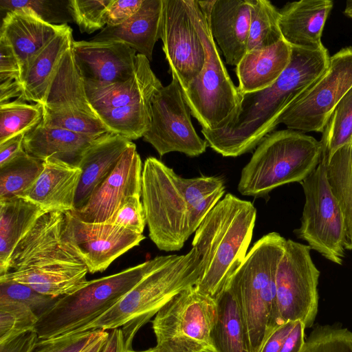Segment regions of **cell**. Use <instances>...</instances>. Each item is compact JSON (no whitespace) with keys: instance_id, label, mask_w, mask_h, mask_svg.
Returning <instances> with one entry per match:
<instances>
[{"instance_id":"6da1fadb","label":"cell","mask_w":352,"mask_h":352,"mask_svg":"<svg viewBox=\"0 0 352 352\" xmlns=\"http://www.w3.org/2000/svg\"><path fill=\"white\" fill-rule=\"evenodd\" d=\"M291 60L271 86L242 94L240 109L224 129H201L208 145L224 157H238L252 151L278 124V120L327 69L330 56L318 50L292 47Z\"/></svg>"},{"instance_id":"7a4b0ae2","label":"cell","mask_w":352,"mask_h":352,"mask_svg":"<svg viewBox=\"0 0 352 352\" xmlns=\"http://www.w3.org/2000/svg\"><path fill=\"white\" fill-rule=\"evenodd\" d=\"M65 212L42 214L14 248L0 279L27 285L59 298L81 287L88 268L65 238Z\"/></svg>"},{"instance_id":"3957f363","label":"cell","mask_w":352,"mask_h":352,"mask_svg":"<svg viewBox=\"0 0 352 352\" xmlns=\"http://www.w3.org/2000/svg\"><path fill=\"white\" fill-rule=\"evenodd\" d=\"M223 188L220 177L184 178L157 158H146L141 196L151 241L165 252L181 250L192 234L190 209Z\"/></svg>"},{"instance_id":"277c9868","label":"cell","mask_w":352,"mask_h":352,"mask_svg":"<svg viewBox=\"0 0 352 352\" xmlns=\"http://www.w3.org/2000/svg\"><path fill=\"white\" fill-rule=\"evenodd\" d=\"M256 219L253 204L231 193L207 214L192 242L202 265L199 293L214 298L224 288L245 258Z\"/></svg>"},{"instance_id":"5b68a950","label":"cell","mask_w":352,"mask_h":352,"mask_svg":"<svg viewBox=\"0 0 352 352\" xmlns=\"http://www.w3.org/2000/svg\"><path fill=\"white\" fill-rule=\"evenodd\" d=\"M148 272L115 305L80 332L121 327L127 349L138 330L177 294L197 285L202 273L201 258L186 254L156 256Z\"/></svg>"},{"instance_id":"8992f818","label":"cell","mask_w":352,"mask_h":352,"mask_svg":"<svg viewBox=\"0 0 352 352\" xmlns=\"http://www.w3.org/2000/svg\"><path fill=\"white\" fill-rule=\"evenodd\" d=\"M286 242L275 232L262 236L226 285L239 305L250 352H260L267 338L280 324L276 275Z\"/></svg>"},{"instance_id":"52a82bcc","label":"cell","mask_w":352,"mask_h":352,"mask_svg":"<svg viewBox=\"0 0 352 352\" xmlns=\"http://www.w3.org/2000/svg\"><path fill=\"white\" fill-rule=\"evenodd\" d=\"M320 141L305 133L284 129L267 135L243 167L238 184L245 196L261 197L274 188L302 182L321 161Z\"/></svg>"},{"instance_id":"ba28073f","label":"cell","mask_w":352,"mask_h":352,"mask_svg":"<svg viewBox=\"0 0 352 352\" xmlns=\"http://www.w3.org/2000/svg\"><path fill=\"white\" fill-rule=\"evenodd\" d=\"M156 257L118 273L87 280L73 293L59 297L38 317V340L80 332L115 305L154 266Z\"/></svg>"},{"instance_id":"9c48e42d","label":"cell","mask_w":352,"mask_h":352,"mask_svg":"<svg viewBox=\"0 0 352 352\" xmlns=\"http://www.w3.org/2000/svg\"><path fill=\"white\" fill-rule=\"evenodd\" d=\"M186 3L206 58L201 71L182 90L184 99L202 129H223L236 116L242 94L227 72L197 0H186Z\"/></svg>"},{"instance_id":"30bf717a","label":"cell","mask_w":352,"mask_h":352,"mask_svg":"<svg viewBox=\"0 0 352 352\" xmlns=\"http://www.w3.org/2000/svg\"><path fill=\"white\" fill-rule=\"evenodd\" d=\"M216 303L195 287L177 294L152 320L156 338L153 352H210Z\"/></svg>"},{"instance_id":"8fae6325","label":"cell","mask_w":352,"mask_h":352,"mask_svg":"<svg viewBox=\"0 0 352 352\" xmlns=\"http://www.w3.org/2000/svg\"><path fill=\"white\" fill-rule=\"evenodd\" d=\"M300 184L305 201L296 235L306 241L311 250L342 265L345 250L344 221L329 183L324 162L321 160Z\"/></svg>"},{"instance_id":"7c38bea8","label":"cell","mask_w":352,"mask_h":352,"mask_svg":"<svg viewBox=\"0 0 352 352\" xmlns=\"http://www.w3.org/2000/svg\"><path fill=\"white\" fill-rule=\"evenodd\" d=\"M352 89V45L330 56L324 72L280 116L288 129L322 133L333 111Z\"/></svg>"},{"instance_id":"4fadbf2b","label":"cell","mask_w":352,"mask_h":352,"mask_svg":"<svg viewBox=\"0 0 352 352\" xmlns=\"http://www.w3.org/2000/svg\"><path fill=\"white\" fill-rule=\"evenodd\" d=\"M308 245L287 239L276 275V302L280 324L302 321L312 327L318 309L320 272Z\"/></svg>"},{"instance_id":"5bb4252c","label":"cell","mask_w":352,"mask_h":352,"mask_svg":"<svg viewBox=\"0 0 352 352\" xmlns=\"http://www.w3.org/2000/svg\"><path fill=\"white\" fill-rule=\"evenodd\" d=\"M191 116L179 82L172 78L154 94L151 125L142 138L161 157L170 152L199 156L208 145L196 132Z\"/></svg>"},{"instance_id":"9a60e30c","label":"cell","mask_w":352,"mask_h":352,"mask_svg":"<svg viewBox=\"0 0 352 352\" xmlns=\"http://www.w3.org/2000/svg\"><path fill=\"white\" fill-rule=\"evenodd\" d=\"M160 38L172 78L184 90L201 71L206 58L186 0H163Z\"/></svg>"},{"instance_id":"2e32d148","label":"cell","mask_w":352,"mask_h":352,"mask_svg":"<svg viewBox=\"0 0 352 352\" xmlns=\"http://www.w3.org/2000/svg\"><path fill=\"white\" fill-rule=\"evenodd\" d=\"M63 234L91 274L104 271L145 239L142 234L112 223L81 221L69 212H65Z\"/></svg>"},{"instance_id":"e0dca14e","label":"cell","mask_w":352,"mask_h":352,"mask_svg":"<svg viewBox=\"0 0 352 352\" xmlns=\"http://www.w3.org/2000/svg\"><path fill=\"white\" fill-rule=\"evenodd\" d=\"M42 107L41 122L47 126L69 129L90 118L100 119L87 97L72 47L58 63Z\"/></svg>"},{"instance_id":"ac0fdd59","label":"cell","mask_w":352,"mask_h":352,"mask_svg":"<svg viewBox=\"0 0 352 352\" xmlns=\"http://www.w3.org/2000/svg\"><path fill=\"white\" fill-rule=\"evenodd\" d=\"M142 169L140 156L132 142L87 202L69 212L87 223H109L128 197L141 196Z\"/></svg>"},{"instance_id":"d6986e66","label":"cell","mask_w":352,"mask_h":352,"mask_svg":"<svg viewBox=\"0 0 352 352\" xmlns=\"http://www.w3.org/2000/svg\"><path fill=\"white\" fill-rule=\"evenodd\" d=\"M72 50L85 82H122L133 75L137 52L124 43L74 41Z\"/></svg>"},{"instance_id":"ffe728a7","label":"cell","mask_w":352,"mask_h":352,"mask_svg":"<svg viewBox=\"0 0 352 352\" xmlns=\"http://www.w3.org/2000/svg\"><path fill=\"white\" fill-rule=\"evenodd\" d=\"M67 26L66 24L47 23L28 8L6 13L0 37L5 39L15 52L20 63L23 82L35 57L56 34Z\"/></svg>"},{"instance_id":"44dd1931","label":"cell","mask_w":352,"mask_h":352,"mask_svg":"<svg viewBox=\"0 0 352 352\" xmlns=\"http://www.w3.org/2000/svg\"><path fill=\"white\" fill-rule=\"evenodd\" d=\"M81 173L78 166L47 159L43 162L42 171L35 183L20 197L45 212L73 211Z\"/></svg>"},{"instance_id":"7402d4cb","label":"cell","mask_w":352,"mask_h":352,"mask_svg":"<svg viewBox=\"0 0 352 352\" xmlns=\"http://www.w3.org/2000/svg\"><path fill=\"white\" fill-rule=\"evenodd\" d=\"M251 0H215L206 19L227 64L236 66L246 53Z\"/></svg>"},{"instance_id":"603a6c76","label":"cell","mask_w":352,"mask_h":352,"mask_svg":"<svg viewBox=\"0 0 352 352\" xmlns=\"http://www.w3.org/2000/svg\"><path fill=\"white\" fill-rule=\"evenodd\" d=\"M333 3L331 0H300L289 2L279 10V28L283 40L292 47L318 50L327 19Z\"/></svg>"},{"instance_id":"cb8c5ba5","label":"cell","mask_w":352,"mask_h":352,"mask_svg":"<svg viewBox=\"0 0 352 352\" xmlns=\"http://www.w3.org/2000/svg\"><path fill=\"white\" fill-rule=\"evenodd\" d=\"M89 100L97 112L125 106L152 97L163 85L150 60L137 54L133 75L126 81L109 84L85 82Z\"/></svg>"},{"instance_id":"d4e9b609","label":"cell","mask_w":352,"mask_h":352,"mask_svg":"<svg viewBox=\"0 0 352 352\" xmlns=\"http://www.w3.org/2000/svg\"><path fill=\"white\" fill-rule=\"evenodd\" d=\"M163 0H144L140 10L124 23L106 25L91 41L124 43L150 61L155 43L160 38Z\"/></svg>"},{"instance_id":"484cf974","label":"cell","mask_w":352,"mask_h":352,"mask_svg":"<svg viewBox=\"0 0 352 352\" xmlns=\"http://www.w3.org/2000/svg\"><path fill=\"white\" fill-rule=\"evenodd\" d=\"M131 143L132 141L129 139L111 133L97 140L86 150L78 166L82 173L74 210L81 208L87 202L113 171Z\"/></svg>"},{"instance_id":"4316f807","label":"cell","mask_w":352,"mask_h":352,"mask_svg":"<svg viewBox=\"0 0 352 352\" xmlns=\"http://www.w3.org/2000/svg\"><path fill=\"white\" fill-rule=\"evenodd\" d=\"M292 52V47L283 38L246 52L236 66L240 93H252L273 85L289 65Z\"/></svg>"},{"instance_id":"83f0119b","label":"cell","mask_w":352,"mask_h":352,"mask_svg":"<svg viewBox=\"0 0 352 352\" xmlns=\"http://www.w3.org/2000/svg\"><path fill=\"white\" fill-rule=\"evenodd\" d=\"M100 138L47 126L41 121L25 134L23 148L42 162L54 158L78 166L86 150Z\"/></svg>"},{"instance_id":"f1b7e54d","label":"cell","mask_w":352,"mask_h":352,"mask_svg":"<svg viewBox=\"0 0 352 352\" xmlns=\"http://www.w3.org/2000/svg\"><path fill=\"white\" fill-rule=\"evenodd\" d=\"M214 299L216 318L210 332V352H250L241 311L228 286Z\"/></svg>"},{"instance_id":"f546056e","label":"cell","mask_w":352,"mask_h":352,"mask_svg":"<svg viewBox=\"0 0 352 352\" xmlns=\"http://www.w3.org/2000/svg\"><path fill=\"white\" fill-rule=\"evenodd\" d=\"M73 41L72 30L67 26L45 45L29 66L19 99L43 104L58 63Z\"/></svg>"},{"instance_id":"4dcf8cb0","label":"cell","mask_w":352,"mask_h":352,"mask_svg":"<svg viewBox=\"0 0 352 352\" xmlns=\"http://www.w3.org/2000/svg\"><path fill=\"white\" fill-rule=\"evenodd\" d=\"M44 213L22 197L0 200V276L6 274L17 244Z\"/></svg>"},{"instance_id":"1f68e13d","label":"cell","mask_w":352,"mask_h":352,"mask_svg":"<svg viewBox=\"0 0 352 352\" xmlns=\"http://www.w3.org/2000/svg\"><path fill=\"white\" fill-rule=\"evenodd\" d=\"M323 162L326 165L329 183L343 214L344 248L352 250V146L340 148Z\"/></svg>"},{"instance_id":"d6a6232c","label":"cell","mask_w":352,"mask_h":352,"mask_svg":"<svg viewBox=\"0 0 352 352\" xmlns=\"http://www.w3.org/2000/svg\"><path fill=\"white\" fill-rule=\"evenodd\" d=\"M153 96L125 106L97 111L101 121L113 133L129 140L142 138L151 122Z\"/></svg>"},{"instance_id":"836d02e7","label":"cell","mask_w":352,"mask_h":352,"mask_svg":"<svg viewBox=\"0 0 352 352\" xmlns=\"http://www.w3.org/2000/svg\"><path fill=\"white\" fill-rule=\"evenodd\" d=\"M43 162L25 151L0 166V200L22 196L35 183Z\"/></svg>"},{"instance_id":"e575fe53","label":"cell","mask_w":352,"mask_h":352,"mask_svg":"<svg viewBox=\"0 0 352 352\" xmlns=\"http://www.w3.org/2000/svg\"><path fill=\"white\" fill-rule=\"evenodd\" d=\"M280 12L267 0H251L246 52L273 45L283 39Z\"/></svg>"},{"instance_id":"d590c367","label":"cell","mask_w":352,"mask_h":352,"mask_svg":"<svg viewBox=\"0 0 352 352\" xmlns=\"http://www.w3.org/2000/svg\"><path fill=\"white\" fill-rule=\"evenodd\" d=\"M320 141L321 160L326 162L340 148L352 144V89L338 104Z\"/></svg>"},{"instance_id":"8d00e7d4","label":"cell","mask_w":352,"mask_h":352,"mask_svg":"<svg viewBox=\"0 0 352 352\" xmlns=\"http://www.w3.org/2000/svg\"><path fill=\"white\" fill-rule=\"evenodd\" d=\"M41 104H29L18 99L0 104V144L26 133L42 120Z\"/></svg>"},{"instance_id":"74e56055","label":"cell","mask_w":352,"mask_h":352,"mask_svg":"<svg viewBox=\"0 0 352 352\" xmlns=\"http://www.w3.org/2000/svg\"><path fill=\"white\" fill-rule=\"evenodd\" d=\"M38 318L27 305L0 299V343L34 330Z\"/></svg>"},{"instance_id":"f35d334b","label":"cell","mask_w":352,"mask_h":352,"mask_svg":"<svg viewBox=\"0 0 352 352\" xmlns=\"http://www.w3.org/2000/svg\"><path fill=\"white\" fill-rule=\"evenodd\" d=\"M112 0H69L68 9L81 32L91 34L107 25L106 14Z\"/></svg>"},{"instance_id":"ab89813d","label":"cell","mask_w":352,"mask_h":352,"mask_svg":"<svg viewBox=\"0 0 352 352\" xmlns=\"http://www.w3.org/2000/svg\"><path fill=\"white\" fill-rule=\"evenodd\" d=\"M58 298L42 294L27 285L0 279V299L23 303L29 307L38 318L47 311Z\"/></svg>"},{"instance_id":"60d3db41","label":"cell","mask_w":352,"mask_h":352,"mask_svg":"<svg viewBox=\"0 0 352 352\" xmlns=\"http://www.w3.org/2000/svg\"><path fill=\"white\" fill-rule=\"evenodd\" d=\"M105 330L71 333L56 338L38 340L32 352H83Z\"/></svg>"},{"instance_id":"b9f144b4","label":"cell","mask_w":352,"mask_h":352,"mask_svg":"<svg viewBox=\"0 0 352 352\" xmlns=\"http://www.w3.org/2000/svg\"><path fill=\"white\" fill-rule=\"evenodd\" d=\"M61 1L43 0H0L1 11L6 12L28 8L32 10L43 21L53 25L69 21L66 18L67 12H69L68 7L63 8Z\"/></svg>"},{"instance_id":"7bdbcfd3","label":"cell","mask_w":352,"mask_h":352,"mask_svg":"<svg viewBox=\"0 0 352 352\" xmlns=\"http://www.w3.org/2000/svg\"><path fill=\"white\" fill-rule=\"evenodd\" d=\"M138 195L128 197L118 210L109 223L142 234L146 224L142 202Z\"/></svg>"},{"instance_id":"ee69618b","label":"cell","mask_w":352,"mask_h":352,"mask_svg":"<svg viewBox=\"0 0 352 352\" xmlns=\"http://www.w3.org/2000/svg\"><path fill=\"white\" fill-rule=\"evenodd\" d=\"M16 82L23 79L19 59L10 44L0 37V83Z\"/></svg>"},{"instance_id":"f6af8a7d","label":"cell","mask_w":352,"mask_h":352,"mask_svg":"<svg viewBox=\"0 0 352 352\" xmlns=\"http://www.w3.org/2000/svg\"><path fill=\"white\" fill-rule=\"evenodd\" d=\"M144 0H112L106 14L107 25L124 23L140 8Z\"/></svg>"},{"instance_id":"bcb514c9","label":"cell","mask_w":352,"mask_h":352,"mask_svg":"<svg viewBox=\"0 0 352 352\" xmlns=\"http://www.w3.org/2000/svg\"><path fill=\"white\" fill-rule=\"evenodd\" d=\"M37 341L36 333L31 330L0 343V352H32Z\"/></svg>"},{"instance_id":"7dc6e473","label":"cell","mask_w":352,"mask_h":352,"mask_svg":"<svg viewBox=\"0 0 352 352\" xmlns=\"http://www.w3.org/2000/svg\"><path fill=\"white\" fill-rule=\"evenodd\" d=\"M295 321H288L278 325L265 340L260 352H279L292 331Z\"/></svg>"},{"instance_id":"c3c4849f","label":"cell","mask_w":352,"mask_h":352,"mask_svg":"<svg viewBox=\"0 0 352 352\" xmlns=\"http://www.w3.org/2000/svg\"><path fill=\"white\" fill-rule=\"evenodd\" d=\"M305 326L300 320H296L294 327L286 338L279 352H301L305 340Z\"/></svg>"},{"instance_id":"681fc988","label":"cell","mask_w":352,"mask_h":352,"mask_svg":"<svg viewBox=\"0 0 352 352\" xmlns=\"http://www.w3.org/2000/svg\"><path fill=\"white\" fill-rule=\"evenodd\" d=\"M25 134H19L0 144V166L3 165L24 151Z\"/></svg>"},{"instance_id":"f907efd6","label":"cell","mask_w":352,"mask_h":352,"mask_svg":"<svg viewBox=\"0 0 352 352\" xmlns=\"http://www.w3.org/2000/svg\"><path fill=\"white\" fill-rule=\"evenodd\" d=\"M121 328L111 329L102 352H124L126 349Z\"/></svg>"},{"instance_id":"816d5d0a","label":"cell","mask_w":352,"mask_h":352,"mask_svg":"<svg viewBox=\"0 0 352 352\" xmlns=\"http://www.w3.org/2000/svg\"><path fill=\"white\" fill-rule=\"evenodd\" d=\"M109 332L104 331L101 336L91 344L83 352H102Z\"/></svg>"},{"instance_id":"f5cc1de1","label":"cell","mask_w":352,"mask_h":352,"mask_svg":"<svg viewBox=\"0 0 352 352\" xmlns=\"http://www.w3.org/2000/svg\"><path fill=\"white\" fill-rule=\"evenodd\" d=\"M344 14L348 17L352 19V0L347 1L344 10Z\"/></svg>"},{"instance_id":"db71d44e","label":"cell","mask_w":352,"mask_h":352,"mask_svg":"<svg viewBox=\"0 0 352 352\" xmlns=\"http://www.w3.org/2000/svg\"><path fill=\"white\" fill-rule=\"evenodd\" d=\"M124 352H153L151 349H149L148 350H146V351H134L132 349H126Z\"/></svg>"},{"instance_id":"11a10c76","label":"cell","mask_w":352,"mask_h":352,"mask_svg":"<svg viewBox=\"0 0 352 352\" xmlns=\"http://www.w3.org/2000/svg\"><path fill=\"white\" fill-rule=\"evenodd\" d=\"M351 146H352V144H351Z\"/></svg>"}]
</instances>
